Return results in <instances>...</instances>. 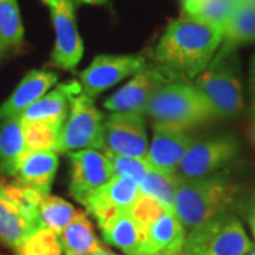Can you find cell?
I'll list each match as a JSON object with an SVG mask.
<instances>
[{"instance_id":"1","label":"cell","mask_w":255,"mask_h":255,"mask_svg":"<svg viewBox=\"0 0 255 255\" xmlns=\"http://www.w3.org/2000/svg\"><path fill=\"white\" fill-rule=\"evenodd\" d=\"M223 43V28L196 18L173 20L160 37L153 58L170 80L203 73Z\"/></svg>"},{"instance_id":"2","label":"cell","mask_w":255,"mask_h":255,"mask_svg":"<svg viewBox=\"0 0 255 255\" xmlns=\"http://www.w3.org/2000/svg\"><path fill=\"white\" fill-rule=\"evenodd\" d=\"M237 184L224 177L180 180L173 210L184 228L191 233L204 223L224 214L237 196Z\"/></svg>"},{"instance_id":"3","label":"cell","mask_w":255,"mask_h":255,"mask_svg":"<svg viewBox=\"0 0 255 255\" xmlns=\"http://www.w3.org/2000/svg\"><path fill=\"white\" fill-rule=\"evenodd\" d=\"M145 114L153 121V127L182 132L216 117L209 101L196 85L184 82L167 84L160 88L146 105Z\"/></svg>"},{"instance_id":"4","label":"cell","mask_w":255,"mask_h":255,"mask_svg":"<svg viewBox=\"0 0 255 255\" xmlns=\"http://www.w3.org/2000/svg\"><path fill=\"white\" fill-rule=\"evenodd\" d=\"M183 250L186 255H246L253 243L237 219L221 214L189 233Z\"/></svg>"},{"instance_id":"5","label":"cell","mask_w":255,"mask_h":255,"mask_svg":"<svg viewBox=\"0 0 255 255\" xmlns=\"http://www.w3.org/2000/svg\"><path fill=\"white\" fill-rule=\"evenodd\" d=\"M196 88L206 97L216 117L231 118L244 108L243 87L228 54H219L196 77Z\"/></svg>"},{"instance_id":"6","label":"cell","mask_w":255,"mask_h":255,"mask_svg":"<svg viewBox=\"0 0 255 255\" xmlns=\"http://www.w3.org/2000/svg\"><path fill=\"white\" fill-rule=\"evenodd\" d=\"M105 147L104 115L95 108L92 98L84 92L75 95L70 104V112L64 122L58 152L74 153L85 149Z\"/></svg>"},{"instance_id":"7","label":"cell","mask_w":255,"mask_h":255,"mask_svg":"<svg viewBox=\"0 0 255 255\" xmlns=\"http://www.w3.org/2000/svg\"><path fill=\"white\" fill-rule=\"evenodd\" d=\"M238 143L230 136L193 140L176 169L179 180H199L219 170L238 153Z\"/></svg>"},{"instance_id":"8","label":"cell","mask_w":255,"mask_h":255,"mask_svg":"<svg viewBox=\"0 0 255 255\" xmlns=\"http://www.w3.org/2000/svg\"><path fill=\"white\" fill-rule=\"evenodd\" d=\"M70 191L82 206L94 191L104 187L114 177L112 164L105 150L85 149L74 152L70 153Z\"/></svg>"},{"instance_id":"9","label":"cell","mask_w":255,"mask_h":255,"mask_svg":"<svg viewBox=\"0 0 255 255\" xmlns=\"http://www.w3.org/2000/svg\"><path fill=\"white\" fill-rule=\"evenodd\" d=\"M143 67L142 55H97L78 77L84 94L94 98Z\"/></svg>"},{"instance_id":"10","label":"cell","mask_w":255,"mask_h":255,"mask_svg":"<svg viewBox=\"0 0 255 255\" xmlns=\"http://www.w3.org/2000/svg\"><path fill=\"white\" fill-rule=\"evenodd\" d=\"M105 147L114 155L146 159L149 147L143 115L114 112L105 122Z\"/></svg>"},{"instance_id":"11","label":"cell","mask_w":255,"mask_h":255,"mask_svg":"<svg viewBox=\"0 0 255 255\" xmlns=\"http://www.w3.org/2000/svg\"><path fill=\"white\" fill-rule=\"evenodd\" d=\"M172 81L159 67H143L130 81L114 92L104 107L114 112L145 114L146 105L156 92Z\"/></svg>"},{"instance_id":"12","label":"cell","mask_w":255,"mask_h":255,"mask_svg":"<svg viewBox=\"0 0 255 255\" xmlns=\"http://www.w3.org/2000/svg\"><path fill=\"white\" fill-rule=\"evenodd\" d=\"M51 9L55 44L51 60L55 67L73 70L81 61L84 46L78 33L71 0H61Z\"/></svg>"},{"instance_id":"13","label":"cell","mask_w":255,"mask_h":255,"mask_svg":"<svg viewBox=\"0 0 255 255\" xmlns=\"http://www.w3.org/2000/svg\"><path fill=\"white\" fill-rule=\"evenodd\" d=\"M139 193V184L136 182L128 177L114 176L104 187L94 191L84 206L100 224L119 213H129Z\"/></svg>"},{"instance_id":"14","label":"cell","mask_w":255,"mask_h":255,"mask_svg":"<svg viewBox=\"0 0 255 255\" xmlns=\"http://www.w3.org/2000/svg\"><path fill=\"white\" fill-rule=\"evenodd\" d=\"M153 140L147 149L146 162L150 167H155L164 173L176 174V169L179 167L194 139L182 130L163 127H153Z\"/></svg>"},{"instance_id":"15","label":"cell","mask_w":255,"mask_h":255,"mask_svg":"<svg viewBox=\"0 0 255 255\" xmlns=\"http://www.w3.org/2000/svg\"><path fill=\"white\" fill-rule=\"evenodd\" d=\"M58 80L53 71L33 70L23 77L16 90L0 105V121L21 118L23 112L44 97Z\"/></svg>"},{"instance_id":"16","label":"cell","mask_w":255,"mask_h":255,"mask_svg":"<svg viewBox=\"0 0 255 255\" xmlns=\"http://www.w3.org/2000/svg\"><path fill=\"white\" fill-rule=\"evenodd\" d=\"M186 231L173 209H167L145 233V243L139 255H170L182 253Z\"/></svg>"},{"instance_id":"17","label":"cell","mask_w":255,"mask_h":255,"mask_svg":"<svg viewBox=\"0 0 255 255\" xmlns=\"http://www.w3.org/2000/svg\"><path fill=\"white\" fill-rule=\"evenodd\" d=\"M58 169V156L51 150H24L18 160V182L48 193Z\"/></svg>"},{"instance_id":"18","label":"cell","mask_w":255,"mask_h":255,"mask_svg":"<svg viewBox=\"0 0 255 255\" xmlns=\"http://www.w3.org/2000/svg\"><path fill=\"white\" fill-rule=\"evenodd\" d=\"M81 84L70 81L60 84L23 112L21 121H63L68 117L70 104L75 95L81 94Z\"/></svg>"},{"instance_id":"19","label":"cell","mask_w":255,"mask_h":255,"mask_svg":"<svg viewBox=\"0 0 255 255\" xmlns=\"http://www.w3.org/2000/svg\"><path fill=\"white\" fill-rule=\"evenodd\" d=\"M104 240L127 255H139L145 243V234L135 224L129 213H119L105 223H100Z\"/></svg>"},{"instance_id":"20","label":"cell","mask_w":255,"mask_h":255,"mask_svg":"<svg viewBox=\"0 0 255 255\" xmlns=\"http://www.w3.org/2000/svg\"><path fill=\"white\" fill-rule=\"evenodd\" d=\"M223 41L224 46L219 54H228L240 44L255 41V0H238L223 30Z\"/></svg>"},{"instance_id":"21","label":"cell","mask_w":255,"mask_h":255,"mask_svg":"<svg viewBox=\"0 0 255 255\" xmlns=\"http://www.w3.org/2000/svg\"><path fill=\"white\" fill-rule=\"evenodd\" d=\"M60 241L65 254L94 255L101 248L92 223L82 211H77L71 223L61 233Z\"/></svg>"},{"instance_id":"22","label":"cell","mask_w":255,"mask_h":255,"mask_svg":"<svg viewBox=\"0 0 255 255\" xmlns=\"http://www.w3.org/2000/svg\"><path fill=\"white\" fill-rule=\"evenodd\" d=\"M24 150L21 119L0 121V173L16 177L18 160Z\"/></svg>"},{"instance_id":"23","label":"cell","mask_w":255,"mask_h":255,"mask_svg":"<svg viewBox=\"0 0 255 255\" xmlns=\"http://www.w3.org/2000/svg\"><path fill=\"white\" fill-rule=\"evenodd\" d=\"M37 228L20 210L10 203L0 191V243L10 248H17Z\"/></svg>"},{"instance_id":"24","label":"cell","mask_w":255,"mask_h":255,"mask_svg":"<svg viewBox=\"0 0 255 255\" xmlns=\"http://www.w3.org/2000/svg\"><path fill=\"white\" fill-rule=\"evenodd\" d=\"M63 121H21L26 150L58 152Z\"/></svg>"},{"instance_id":"25","label":"cell","mask_w":255,"mask_h":255,"mask_svg":"<svg viewBox=\"0 0 255 255\" xmlns=\"http://www.w3.org/2000/svg\"><path fill=\"white\" fill-rule=\"evenodd\" d=\"M238 0H191L183 3V16L196 18L224 30Z\"/></svg>"},{"instance_id":"26","label":"cell","mask_w":255,"mask_h":255,"mask_svg":"<svg viewBox=\"0 0 255 255\" xmlns=\"http://www.w3.org/2000/svg\"><path fill=\"white\" fill-rule=\"evenodd\" d=\"M0 191L3 196L13 203L26 217L31 221L37 228L41 227L40 216H38V207L40 201L46 193L37 190L31 186H27L21 182H3L0 180Z\"/></svg>"},{"instance_id":"27","label":"cell","mask_w":255,"mask_h":255,"mask_svg":"<svg viewBox=\"0 0 255 255\" xmlns=\"http://www.w3.org/2000/svg\"><path fill=\"white\" fill-rule=\"evenodd\" d=\"M77 211L71 203L46 193L40 201L38 216L41 227L53 231L58 237L71 223Z\"/></svg>"},{"instance_id":"28","label":"cell","mask_w":255,"mask_h":255,"mask_svg":"<svg viewBox=\"0 0 255 255\" xmlns=\"http://www.w3.org/2000/svg\"><path fill=\"white\" fill-rule=\"evenodd\" d=\"M24 28L17 0H0V48H17L23 43Z\"/></svg>"},{"instance_id":"29","label":"cell","mask_w":255,"mask_h":255,"mask_svg":"<svg viewBox=\"0 0 255 255\" xmlns=\"http://www.w3.org/2000/svg\"><path fill=\"white\" fill-rule=\"evenodd\" d=\"M179 179L176 174L164 173L155 167H150L145 179L139 184V191L155 197L167 209H173L174 196L179 186Z\"/></svg>"},{"instance_id":"30","label":"cell","mask_w":255,"mask_h":255,"mask_svg":"<svg viewBox=\"0 0 255 255\" xmlns=\"http://www.w3.org/2000/svg\"><path fill=\"white\" fill-rule=\"evenodd\" d=\"M14 255H63V246L57 234L40 228L14 250Z\"/></svg>"},{"instance_id":"31","label":"cell","mask_w":255,"mask_h":255,"mask_svg":"<svg viewBox=\"0 0 255 255\" xmlns=\"http://www.w3.org/2000/svg\"><path fill=\"white\" fill-rule=\"evenodd\" d=\"M166 210H167V207L163 206L159 200H156L155 197H150V196L143 194V193H139L137 199L129 210V216L132 217L135 224L145 234L147 228L150 227Z\"/></svg>"},{"instance_id":"32","label":"cell","mask_w":255,"mask_h":255,"mask_svg":"<svg viewBox=\"0 0 255 255\" xmlns=\"http://www.w3.org/2000/svg\"><path fill=\"white\" fill-rule=\"evenodd\" d=\"M110 157L112 164V172L114 176L128 177L132 179L133 182L140 184L145 176L149 172L150 166L147 164L146 159H136V157H127V156H118L105 150Z\"/></svg>"},{"instance_id":"33","label":"cell","mask_w":255,"mask_h":255,"mask_svg":"<svg viewBox=\"0 0 255 255\" xmlns=\"http://www.w3.org/2000/svg\"><path fill=\"white\" fill-rule=\"evenodd\" d=\"M247 220H248L250 228H251L253 236H254L255 238V196L251 199L250 204H248V210H247Z\"/></svg>"},{"instance_id":"34","label":"cell","mask_w":255,"mask_h":255,"mask_svg":"<svg viewBox=\"0 0 255 255\" xmlns=\"http://www.w3.org/2000/svg\"><path fill=\"white\" fill-rule=\"evenodd\" d=\"M250 87H251V95H253V107L255 111V55L250 64Z\"/></svg>"},{"instance_id":"35","label":"cell","mask_w":255,"mask_h":255,"mask_svg":"<svg viewBox=\"0 0 255 255\" xmlns=\"http://www.w3.org/2000/svg\"><path fill=\"white\" fill-rule=\"evenodd\" d=\"M94 255H118V254H115L114 251H111V250H108V248H105L104 246H101V248L95 253Z\"/></svg>"},{"instance_id":"36","label":"cell","mask_w":255,"mask_h":255,"mask_svg":"<svg viewBox=\"0 0 255 255\" xmlns=\"http://www.w3.org/2000/svg\"><path fill=\"white\" fill-rule=\"evenodd\" d=\"M84 3H90V4H102V3H105L107 0H81Z\"/></svg>"},{"instance_id":"37","label":"cell","mask_w":255,"mask_h":255,"mask_svg":"<svg viewBox=\"0 0 255 255\" xmlns=\"http://www.w3.org/2000/svg\"><path fill=\"white\" fill-rule=\"evenodd\" d=\"M250 135H251V140L254 142V145H255V121L253 122V125H251V129H250Z\"/></svg>"},{"instance_id":"38","label":"cell","mask_w":255,"mask_h":255,"mask_svg":"<svg viewBox=\"0 0 255 255\" xmlns=\"http://www.w3.org/2000/svg\"><path fill=\"white\" fill-rule=\"evenodd\" d=\"M58 1H61V0H44V3H46L47 6H50V7H53V6H55Z\"/></svg>"},{"instance_id":"39","label":"cell","mask_w":255,"mask_h":255,"mask_svg":"<svg viewBox=\"0 0 255 255\" xmlns=\"http://www.w3.org/2000/svg\"><path fill=\"white\" fill-rule=\"evenodd\" d=\"M170 255H186V254H184V250H183L182 253H176V254H170Z\"/></svg>"},{"instance_id":"40","label":"cell","mask_w":255,"mask_h":255,"mask_svg":"<svg viewBox=\"0 0 255 255\" xmlns=\"http://www.w3.org/2000/svg\"><path fill=\"white\" fill-rule=\"evenodd\" d=\"M6 54V53H4V51H3V50H1V48H0V58H1V57H3V55Z\"/></svg>"},{"instance_id":"41","label":"cell","mask_w":255,"mask_h":255,"mask_svg":"<svg viewBox=\"0 0 255 255\" xmlns=\"http://www.w3.org/2000/svg\"><path fill=\"white\" fill-rule=\"evenodd\" d=\"M186 1H191V0H183V3H186Z\"/></svg>"},{"instance_id":"42","label":"cell","mask_w":255,"mask_h":255,"mask_svg":"<svg viewBox=\"0 0 255 255\" xmlns=\"http://www.w3.org/2000/svg\"><path fill=\"white\" fill-rule=\"evenodd\" d=\"M250 255H255V251H253V253H251V254Z\"/></svg>"},{"instance_id":"43","label":"cell","mask_w":255,"mask_h":255,"mask_svg":"<svg viewBox=\"0 0 255 255\" xmlns=\"http://www.w3.org/2000/svg\"><path fill=\"white\" fill-rule=\"evenodd\" d=\"M65 255H77V254H65Z\"/></svg>"},{"instance_id":"44","label":"cell","mask_w":255,"mask_h":255,"mask_svg":"<svg viewBox=\"0 0 255 255\" xmlns=\"http://www.w3.org/2000/svg\"><path fill=\"white\" fill-rule=\"evenodd\" d=\"M0 180H1V179H0Z\"/></svg>"}]
</instances>
